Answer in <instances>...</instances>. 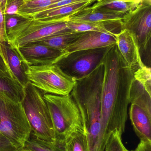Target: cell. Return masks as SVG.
Segmentation results:
<instances>
[{"label": "cell", "instance_id": "cell-25", "mask_svg": "<svg viewBox=\"0 0 151 151\" xmlns=\"http://www.w3.org/2000/svg\"><path fill=\"white\" fill-rule=\"evenodd\" d=\"M134 78L141 83L146 91L151 94V71L150 66L144 65L134 72Z\"/></svg>", "mask_w": 151, "mask_h": 151}, {"label": "cell", "instance_id": "cell-28", "mask_svg": "<svg viewBox=\"0 0 151 151\" xmlns=\"http://www.w3.org/2000/svg\"><path fill=\"white\" fill-rule=\"evenodd\" d=\"M4 27L7 36L11 31L30 18L20 15H4Z\"/></svg>", "mask_w": 151, "mask_h": 151}, {"label": "cell", "instance_id": "cell-2", "mask_svg": "<svg viewBox=\"0 0 151 151\" xmlns=\"http://www.w3.org/2000/svg\"><path fill=\"white\" fill-rule=\"evenodd\" d=\"M104 71L103 62L90 74L76 80L70 93L84 115L90 151H101V94Z\"/></svg>", "mask_w": 151, "mask_h": 151}, {"label": "cell", "instance_id": "cell-26", "mask_svg": "<svg viewBox=\"0 0 151 151\" xmlns=\"http://www.w3.org/2000/svg\"><path fill=\"white\" fill-rule=\"evenodd\" d=\"M121 135L118 131L113 132L105 143L104 151H129L125 147L121 140Z\"/></svg>", "mask_w": 151, "mask_h": 151}, {"label": "cell", "instance_id": "cell-19", "mask_svg": "<svg viewBox=\"0 0 151 151\" xmlns=\"http://www.w3.org/2000/svg\"><path fill=\"white\" fill-rule=\"evenodd\" d=\"M83 32L70 31L54 35L34 43L48 46L63 52Z\"/></svg>", "mask_w": 151, "mask_h": 151}, {"label": "cell", "instance_id": "cell-13", "mask_svg": "<svg viewBox=\"0 0 151 151\" xmlns=\"http://www.w3.org/2000/svg\"><path fill=\"white\" fill-rule=\"evenodd\" d=\"M96 0H88L61 6L56 9L46 10L32 15L31 18L43 20H58L67 22V19L90 6Z\"/></svg>", "mask_w": 151, "mask_h": 151}, {"label": "cell", "instance_id": "cell-16", "mask_svg": "<svg viewBox=\"0 0 151 151\" xmlns=\"http://www.w3.org/2000/svg\"><path fill=\"white\" fill-rule=\"evenodd\" d=\"M3 46L12 73L19 83L25 88L29 82L26 74L28 66L24 63L17 50L8 42H4Z\"/></svg>", "mask_w": 151, "mask_h": 151}, {"label": "cell", "instance_id": "cell-15", "mask_svg": "<svg viewBox=\"0 0 151 151\" xmlns=\"http://www.w3.org/2000/svg\"><path fill=\"white\" fill-rule=\"evenodd\" d=\"M129 116L134 130L141 141L151 142V117L135 104H131Z\"/></svg>", "mask_w": 151, "mask_h": 151}, {"label": "cell", "instance_id": "cell-10", "mask_svg": "<svg viewBox=\"0 0 151 151\" xmlns=\"http://www.w3.org/2000/svg\"><path fill=\"white\" fill-rule=\"evenodd\" d=\"M16 50L28 66L56 63L64 54L58 50L36 43H29Z\"/></svg>", "mask_w": 151, "mask_h": 151}, {"label": "cell", "instance_id": "cell-12", "mask_svg": "<svg viewBox=\"0 0 151 151\" xmlns=\"http://www.w3.org/2000/svg\"><path fill=\"white\" fill-rule=\"evenodd\" d=\"M116 44L115 33L111 34L94 31L83 32L63 51L64 54L60 59L66 55L75 51L110 47Z\"/></svg>", "mask_w": 151, "mask_h": 151}, {"label": "cell", "instance_id": "cell-20", "mask_svg": "<svg viewBox=\"0 0 151 151\" xmlns=\"http://www.w3.org/2000/svg\"><path fill=\"white\" fill-rule=\"evenodd\" d=\"M64 146L65 151H90L87 129L73 133L66 139Z\"/></svg>", "mask_w": 151, "mask_h": 151}, {"label": "cell", "instance_id": "cell-22", "mask_svg": "<svg viewBox=\"0 0 151 151\" xmlns=\"http://www.w3.org/2000/svg\"><path fill=\"white\" fill-rule=\"evenodd\" d=\"M23 150L25 151H65L63 145L41 140L32 132L25 143Z\"/></svg>", "mask_w": 151, "mask_h": 151}, {"label": "cell", "instance_id": "cell-1", "mask_svg": "<svg viewBox=\"0 0 151 151\" xmlns=\"http://www.w3.org/2000/svg\"><path fill=\"white\" fill-rule=\"evenodd\" d=\"M103 79L101 94L100 147L115 131L122 134L127 119L129 92L134 71L128 66L116 44L112 46L103 61Z\"/></svg>", "mask_w": 151, "mask_h": 151}, {"label": "cell", "instance_id": "cell-21", "mask_svg": "<svg viewBox=\"0 0 151 151\" xmlns=\"http://www.w3.org/2000/svg\"><path fill=\"white\" fill-rule=\"evenodd\" d=\"M0 94L15 102H22L24 88L18 82L0 76Z\"/></svg>", "mask_w": 151, "mask_h": 151}, {"label": "cell", "instance_id": "cell-5", "mask_svg": "<svg viewBox=\"0 0 151 151\" xmlns=\"http://www.w3.org/2000/svg\"><path fill=\"white\" fill-rule=\"evenodd\" d=\"M31 132L22 102H15L0 94V133L23 150Z\"/></svg>", "mask_w": 151, "mask_h": 151}, {"label": "cell", "instance_id": "cell-18", "mask_svg": "<svg viewBox=\"0 0 151 151\" xmlns=\"http://www.w3.org/2000/svg\"><path fill=\"white\" fill-rule=\"evenodd\" d=\"M129 100V104L138 106L151 117V94L134 78L130 88Z\"/></svg>", "mask_w": 151, "mask_h": 151}, {"label": "cell", "instance_id": "cell-6", "mask_svg": "<svg viewBox=\"0 0 151 151\" xmlns=\"http://www.w3.org/2000/svg\"><path fill=\"white\" fill-rule=\"evenodd\" d=\"M26 74L29 81L44 93L66 96L72 92L76 80L56 64L28 66Z\"/></svg>", "mask_w": 151, "mask_h": 151}, {"label": "cell", "instance_id": "cell-3", "mask_svg": "<svg viewBox=\"0 0 151 151\" xmlns=\"http://www.w3.org/2000/svg\"><path fill=\"white\" fill-rule=\"evenodd\" d=\"M51 116L56 142L63 145L73 133L86 128L84 115L71 94L59 96L43 93Z\"/></svg>", "mask_w": 151, "mask_h": 151}, {"label": "cell", "instance_id": "cell-8", "mask_svg": "<svg viewBox=\"0 0 151 151\" xmlns=\"http://www.w3.org/2000/svg\"><path fill=\"white\" fill-rule=\"evenodd\" d=\"M112 46L75 51L66 55L56 64L67 75L80 80L90 74L103 62Z\"/></svg>", "mask_w": 151, "mask_h": 151}, {"label": "cell", "instance_id": "cell-23", "mask_svg": "<svg viewBox=\"0 0 151 151\" xmlns=\"http://www.w3.org/2000/svg\"><path fill=\"white\" fill-rule=\"evenodd\" d=\"M66 25L69 30L74 32H83L94 31L111 34L115 33L108 28V26L110 25L104 23L67 21L66 22Z\"/></svg>", "mask_w": 151, "mask_h": 151}, {"label": "cell", "instance_id": "cell-29", "mask_svg": "<svg viewBox=\"0 0 151 151\" xmlns=\"http://www.w3.org/2000/svg\"><path fill=\"white\" fill-rule=\"evenodd\" d=\"M27 0H6L4 15H14L18 14L20 9L26 3Z\"/></svg>", "mask_w": 151, "mask_h": 151}, {"label": "cell", "instance_id": "cell-27", "mask_svg": "<svg viewBox=\"0 0 151 151\" xmlns=\"http://www.w3.org/2000/svg\"><path fill=\"white\" fill-rule=\"evenodd\" d=\"M0 76L18 82L15 79V77L12 73L11 70L9 67L7 57L3 46V43H1V42H0Z\"/></svg>", "mask_w": 151, "mask_h": 151}, {"label": "cell", "instance_id": "cell-11", "mask_svg": "<svg viewBox=\"0 0 151 151\" xmlns=\"http://www.w3.org/2000/svg\"><path fill=\"white\" fill-rule=\"evenodd\" d=\"M116 45L128 66L134 72L145 65L140 53L137 40L132 33L126 29H121L115 33Z\"/></svg>", "mask_w": 151, "mask_h": 151}, {"label": "cell", "instance_id": "cell-33", "mask_svg": "<svg viewBox=\"0 0 151 151\" xmlns=\"http://www.w3.org/2000/svg\"><path fill=\"white\" fill-rule=\"evenodd\" d=\"M6 0H0V5L2 9L3 12L4 11L5 8V3H6Z\"/></svg>", "mask_w": 151, "mask_h": 151}, {"label": "cell", "instance_id": "cell-31", "mask_svg": "<svg viewBox=\"0 0 151 151\" xmlns=\"http://www.w3.org/2000/svg\"><path fill=\"white\" fill-rule=\"evenodd\" d=\"M0 42H7V36L4 27V17L0 5Z\"/></svg>", "mask_w": 151, "mask_h": 151}, {"label": "cell", "instance_id": "cell-14", "mask_svg": "<svg viewBox=\"0 0 151 151\" xmlns=\"http://www.w3.org/2000/svg\"><path fill=\"white\" fill-rule=\"evenodd\" d=\"M123 15L106 13L94 9L91 6L87 7L78 13L71 16L67 21L104 23L106 24H120Z\"/></svg>", "mask_w": 151, "mask_h": 151}, {"label": "cell", "instance_id": "cell-30", "mask_svg": "<svg viewBox=\"0 0 151 151\" xmlns=\"http://www.w3.org/2000/svg\"><path fill=\"white\" fill-rule=\"evenodd\" d=\"M14 145L5 135L0 133V151H23Z\"/></svg>", "mask_w": 151, "mask_h": 151}, {"label": "cell", "instance_id": "cell-4", "mask_svg": "<svg viewBox=\"0 0 151 151\" xmlns=\"http://www.w3.org/2000/svg\"><path fill=\"white\" fill-rule=\"evenodd\" d=\"M22 103L31 132L41 140L56 143L54 127L43 92L29 82L24 88Z\"/></svg>", "mask_w": 151, "mask_h": 151}, {"label": "cell", "instance_id": "cell-34", "mask_svg": "<svg viewBox=\"0 0 151 151\" xmlns=\"http://www.w3.org/2000/svg\"><path fill=\"white\" fill-rule=\"evenodd\" d=\"M141 1L146 2L148 3L151 4V0H141Z\"/></svg>", "mask_w": 151, "mask_h": 151}, {"label": "cell", "instance_id": "cell-7", "mask_svg": "<svg viewBox=\"0 0 151 151\" xmlns=\"http://www.w3.org/2000/svg\"><path fill=\"white\" fill-rule=\"evenodd\" d=\"M70 31L65 21L29 18L7 35V42L17 49L49 36Z\"/></svg>", "mask_w": 151, "mask_h": 151}, {"label": "cell", "instance_id": "cell-32", "mask_svg": "<svg viewBox=\"0 0 151 151\" xmlns=\"http://www.w3.org/2000/svg\"><path fill=\"white\" fill-rule=\"evenodd\" d=\"M134 151H151V142L141 141L137 149Z\"/></svg>", "mask_w": 151, "mask_h": 151}, {"label": "cell", "instance_id": "cell-24", "mask_svg": "<svg viewBox=\"0 0 151 151\" xmlns=\"http://www.w3.org/2000/svg\"><path fill=\"white\" fill-rule=\"evenodd\" d=\"M61 0H27L20 9L18 14L27 17L35 13L45 10L52 4Z\"/></svg>", "mask_w": 151, "mask_h": 151}, {"label": "cell", "instance_id": "cell-9", "mask_svg": "<svg viewBox=\"0 0 151 151\" xmlns=\"http://www.w3.org/2000/svg\"><path fill=\"white\" fill-rule=\"evenodd\" d=\"M120 26L135 36L142 57L145 53L150 54L151 4L141 1L135 9L123 15Z\"/></svg>", "mask_w": 151, "mask_h": 151}, {"label": "cell", "instance_id": "cell-35", "mask_svg": "<svg viewBox=\"0 0 151 151\" xmlns=\"http://www.w3.org/2000/svg\"><path fill=\"white\" fill-rule=\"evenodd\" d=\"M23 151H24V150H23Z\"/></svg>", "mask_w": 151, "mask_h": 151}, {"label": "cell", "instance_id": "cell-17", "mask_svg": "<svg viewBox=\"0 0 151 151\" xmlns=\"http://www.w3.org/2000/svg\"><path fill=\"white\" fill-rule=\"evenodd\" d=\"M140 2L141 0H98L91 7L103 12L124 15L135 9Z\"/></svg>", "mask_w": 151, "mask_h": 151}]
</instances>
